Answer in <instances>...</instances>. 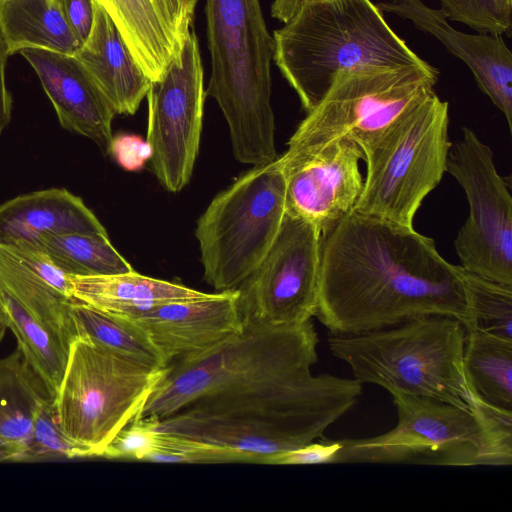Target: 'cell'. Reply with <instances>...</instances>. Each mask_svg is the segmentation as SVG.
Returning a JSON list of instances; mask_svg holds the SVG:
<instances>
[{
	"mask_svg": "<svg viewBox=\"0 0 512 512\" xmlns=\"http://www.w3.org/2000/svg\"><path fill=\"white\" fill-rule=\"evenodd\" d=\"M431 315L470 311L462 267L413 227L352 209L323 234L315 316L334 335H357Z\"/></svg>",
	"mask_w": 512,
	"mask_h": 512,
	"instance_id": "obj_1",
	"label": "cell"
},
{
	"mask_svg": "<svg viewBox=\"0 0 512 512\" xmlns=\"http://www.w3.org/2000/svg\"><path fill=\"white\" fill-rule=\"evenodd\" d=\"M362 384L306 368L272 381L202 394L158 420L160 432L245 454L262 464L317 439L357 404Z\"/></svg>",
	"mask_w": 512,
	"mask_h": 512,
	"instance_id": "obj_2",
	"label": "cell"
},
{
	"mask_svg": "<svg viewBox=\"0 0 512 512\" xmlns=\"http://www.w3.org/2000/svg\"><path fill=\"white\" fill-rule=\"evenodd\" d=\"M273 33V60L306 113L338 74L358 68L427 66L371 0L307 1Z\"/></svg>",
	"mask_w": 512,
	"mask_h": 512,
	"instance_id": "obj_3",
	"label": "cell"
},
{
	"mask_svg": "<svg viewBox=\"0 0 512 512\" xmlns=\"http://www.w3.org/2000/svg\"><path fill=\"white\" fill-rule=\"evenodd\" d=\"M398 421L369 438L342 439L333 464L510 466L512 411L479 395L471 409L422 396L390 393Z\"/></svg>",
	"mask_w": 512,
	"mask_h": 512,
	"instance_id": "obj_4",
	"label": "cell"
},
{
	"mask_svg": "<svg viewBox=\"0 0 512 512\" xmlns=\"http://www.w3.org/2000/svg\"><path fill=\"white\" fill-rule=\"evenodd\" d=\"M211 76L206 96L227 121L235 158L261 166L277 158L271 106L273 37L259 0H206Z\"/></svg>",
	"mask_w": 512,
	"mask_h": 512,
	"instance_id": "obj_5",
	"label": "cell"
},
{
	"mask_svg": "<svg viewBox=\"0 0 512 512\" xmlns=\"http://www.w3.org/2000/svg\"><path fill=\"white\" fill-rule=\"evenodd\" d=\"M465 335L458 319L431 315L363 334L329 333L327 343L360 384L471 409L475 391L463 367Z\"/></svg>",
	"mask_w": 512,
	"mask_h": 512,
	"instance_id": "obj_6",
	"label": "cell"
},
{
	"mask_svg": "<svg viewBox=\"0 0 512 512\" xmlns=\"http://www.w3.org/2000/svg\"><path fill=\"white\" fill-rule=\"evenodd\" d=\"M242 321L240 332L169 363L139 416L161 420L202 394L277 379L318 361L312 320L287 325Z\"/></svg>",
	"mask_w": 512,
	"mask_h": 512,
	"instance_id": "obj_7",
	"label": "cell"
},
{
	"mask_svg": "<svg viewBox=\"0 0 512 512\" xmlns=\"http://www.w3.org/2000/svg\"><path fill=\"white\" fill-rule=\"evenodd\" d=\"M449 104L432 91L380 131L356 143L366 177L353 209L413 227L426 196L446 172Z\"/></svg>",
	"mask_w": 512,
	"mask_h": 512,
	"instance_id": "obj_8",
	"label": "cell"
},
{
	"mask_svg": "<svg viewBox=\"0 0 512 512\" xmlns=\"http://www.w3.org/2000/svg\"><path fill=\"white\" fill-rule=\"evenodd\" d=\"M166 372L88 339L75 338L54 398L62 431L87 457H100L115 435L139 416Z\"/></svg>",
	"mask_w": 512,
	"mask_h": 512,
	"instance_id": "obj_9",
	"label": "cell"
},
{
	"mask_svg": "<svg viewBox=\"0 0 512 512\" xmlns=\"http://www.w3.org/2000/svg\"><path fill=\"white\" fill-rule=\"evenodd\" d=\"M286 179L276 159L254 166L220 192L197 221L204 279L235 290L263 259L286 212Z\"/></svg>",
	"mask_w": 512,
	"mask_h": 512,
	"instance_id": "obj_10",
	"label": "cell"
},
{
	"mask_svg": "<svg viewBox=\"0 0 512 512\" xmlns=\"http://www.w3.org/2000/svg\"><path fill=\"white\" fill-rule=\"evenodd\" d=\"M439 71L427 66H367L338 74L319 104L307 113L276 158L283 170L326 144L355 142L388 126L432 91Z\"/></svg>",
	"mask_w": 512,
	"mask_h": 512,
	"instance_id": "obj_11",
	"label": "cell"
},
{
	"mask_svg": "<svg viewBox=\"0 0 512 512\" xmlns=\"http://www.w3.org/2000/svg\"><path fill=\"white\" fill-rule=\"evenodd\" d=\"M446 172L462 187L469 205V216L454 240L460 266L512 286V196L491 148L463 127L448 152Z\"/></svg>",
	"mask_w": 512,
	"mask_h": 512,
	"instance_id": "obj_12",
	"label": "cell"
},
{
	"mask_svg": "<svg viewBox=\"0 0 512 512\" xmlns=\"http://www.w3.org/2000/svg\"><path fill=\"white\" fill-rule=\"evenodd\" d=\"M321 231L286 210L269 250L236 289L242 318L273 325L315 316L322 253Z\"/></svg>",
	"mask_w": 512,
	"mask_h": 512,
	"instance_id": "obj_13",
	"label": "cell"
},
{
	"mask_svg": "<svg viewBox=\"0 0 512 512\" xmlns=\"http://www.w3.org/2000/svg\"><path fill=\"white\" fill-rule=\"evenodd\" d=\"M146 141L159 183L169 192L189 182L198 155L204 102V70L197 35L190 30L179 54L147 92Z\"/></svg>",
	"mask_w": 512,
	"mask_h": 512,
	"instance_id": "obj_14",
	"label": "cell"
},
{
	"mask_svg": "<svg viewBox=\"0 0 512 512\" xmlns=\"http://www.w3.org/2000/svg\"><path fill=\"white\" fill-rule=\"evenodd\" d=\"M363 154L349 137L332 141L283 169L286 210L328 232L352 211L364 178Z\"/></svg>",
	"mask_w": 512,
	"mask_h": 512,
	"instance_id": "obj_15",
	"label": "cell"
},
{
	"mask_svg": "<svg viewBox=\"0 0 512 512\" xmlns=\"http://www.w3.org/2000/svg\"><path fill=\"white\" fill-rule=\"evenodd\" d=\"M237 290L188 300L170 301L121 316L134 323L169 363L206 350L243 327Z\"/></svg>",
	"mask_w": 512,
	"mask_h": 512,
	"instance_id": "obj_16",
	"label": "cell"
},
{
	"mask_svg": "<svg viewBox=\"0 0 512 512\" xmlns=\"http://www.w3.org/2000/svg\"><path fill=\"white\" fill-rule=\"evenodd\" d=\"M377 6L382 12L410 20L462 60L479 89L501 111L512 131V53L503 35L460 32L449 24L441 9L430 8L421 0H390Z\"/></svg>",
	"mask_w": 512,
	"mask_h": 512,
	"instance_id": "obj_17",
	"label": "cell"
},
{
	"mask_svg": "<svg viewBox=\"0 0 512 512\" xmlns=\"http://www.w3.org/2000/svg\"><path fill=\"white\" fill-rule=\"evenodd\" d=\"M20 53L36 72L60 125L109 154L117 114L75 55L36 48Z\"/></svg>",
	"mask_w": 512,
	"mask_h": 512,
	"instance_id": "obj_18",
	"label": "cell"
},
{
	"mask_svg": "<svg viewBox=\"0 0 512 512\" xmlns=\"http://www.w3.org/2000/svg\"><path fill=\"white\" fill-rule=\"evenodd\" d=\"M0 286L69 347L74 332L69 314V276L37 247L0 242Z\"/></svg>",
	"mask_w": 512,
	"mask_h": 512,
	"instance_id": "obj_19",
	"label": "cell"
},
{
	"mask_svg": "<svg viewBox=\"0 0 512 512\" xmlns=\"http://www.w3.org/2000/svg\"><path fill=\"white\" fill-rule=\"evenodd\" d=\"M90 34L75 57L82 63L116 114L133 115L151 81L132 56L107 12L94 0Z\"/></svg>",
	"mask_w": 512,
	"mask_h": 512,
	"instance_id": "obj_20",
	"label": "cell"
},
{
	"mask_svg": "<svg viewBox=\"0 0 512 512\" xmlns=\"http://www.w3.org/2000/svg\"><path fill=\"white\" fill-rule=\"evenodd\" d=\"M108 235L83 200L64 188L16 196L0 204V242L33 244L46 235Z\"/></svg>",
	"mask_w": 512,
	"mask_h": 512,
	"instance_id": "obj_21",
	"label": "cell"
},
{
	"mask_svg": "<svg viewBox=\"0 0 512 512\" xmlns=\"http://www.w3.org/2000/svg\"><path fill=\"white\" fill-rule=\"evenodd\" d=\"M114 22L139 67L158 80L182 44L156 0H95Z\"/></svg>",
	"mask_w": 512,
	"mask_h": 512,
	"instance_id": "obj_22",
	"label": "cell"
},
{
	"mask_svg": "<svg viewBox=\"0 0 512 512\" xmlns=\"http://www.w3.org/2000/svg\"><path fill=\"white\" fill-rule=\"evenodd\" d=\"M69 281L72 298L118 316H130L162 303L207 295L182 284L148 277L135 271L69 276Z\"/></svg>",
	"mask_w": 512,
	"mask_h": 512,
	"instance_id": "obj_23",
	"label": "cell"
},
{
	"mask_svg": "<svg viewBox=\"0 0 512 512\" xmlns=\"http://www.w3.org/2000/svg\"><path fill=\"white\" fill-rule=\"evenodd\" d=\"M0 28L9 56L27 48L75 55L82 46L56 0H0Z\"/></svg>",
	"mask_w": 512,
	"mask_h": 512,
	"instance_id": "obj_24",
	"label": "cell"
},
{
	"mask_svg": "<svg viewBox=\"0 0 512 512\" xmlns=\"http://www.w3.org/2000/svg\"><path fill=\"white\" fill-rule=\"evenodd\" d=\"M9 329L24 359L54 399L65 370L68 345L0 286V340Z\"/></svg>",
	"mask_w": 512,
	"mask_h": 512,
	"instance_id": "obj_25",
	"label": "cell"
},
{
	"mask_svg": "<svg viewBox=\"0 0 512 512\" xmlns=\"http://www.w3.org/2000/svg\"><path fill=\"white\" fill-rule=\"evenodd\" d=\"M47 396L44 383L18 348L0 358V442L19 452L21 462L35 409Z\"/></svg>",
	"mask_w": 512,
	"mask_h": 512,
	"instance_id": "obj_26",
	"label": "cell"
},
{
	"mask_svg": "<svg viewBox=\"0 0 512 512\" xmlns=\"http://www.w3.org/2000/svg\"><path fill=\"white\" fill-rule=\"evenodd\" d=\"M463 367L470 386L483 400L512 411V341L466 330Z\"/></svg>",
	"mask_w": 512,
	"mask_h": 512,
	"instance_id": "obj_27",
	"label": "cell"
},
{
	"mask_svg": "<svg viewBox=\"0 0 512 512\" xmlns=\"http://www.w3.org/2000/svg\"><path fill=\"white\" fill-rule=\"evenodd\" d=\"M69 314L75 338L88 339L151 367L167 366L147 335L126 318L74 298L69 304Z\"/></svg>",
	"mask_w": 512,
	"mask_h": 512,
	"instance_id": "obj_28",
	"label": "cell"
},
{
	"mask_svg": "<svg viewBox=\"0 0 512 512\" xmlns=\"http://www.w3.org/2000/svg\"><path fill=\"white\" fill-rule=\"evenodd\" d=\"M28 244V243H27ZM69 276L109 275L134 271L108 235L64 233L46 235L33 244Z\"/></svg>",
	"mask_w": 512,
	"mask_h": 512,
	"instance_id": "obj_29",
	"label": "cell"
},
{
	"mask_svg": "<svg viewBox=\"0 0 512 512\" xmlns=\"http://www.w3.org/2000/svg\"><path fill=\"white\" fill-rule=\"evenodd\" d=\"M470 311L465 330L512 341V286L494 282L462 268Z\"/></svg>",
	"mask_w": 512,
	"mask_h": 512,
	"instance_id": "obj_30",
	"label": "cell"
},
{
	"mask_svg": "<svg viewBox=\"0 0 512 512\" xmlns=\"http://www.w3.org/2000/svg\"><path fill=\"white\" fill-rule=\"evenodd\" d=\"M84 457H87L85 450L62 431L54 399L50 396L43 398L34 412L32 430L22 462Z\"/></svg>",
	"mask_w": 512,
	"mask_h": 512,
	"instance_id": "obj_31",
	"label": "cell"
},
{
	"mask_svg": "<svg viewBox=\"0 0 512 512\" xmlns=\"http://www.w3.org/2000/svg\"><path fill=\"white\" fill-rule=\"evenodd\" d=\"M143 461L157 463H250L249 458L239 451L165 432H160L157 446L145 456Z\"/></svg>",
	"mask_w": 512,
	"mask_h": 512,
	"instance_id": "obj_32",
	"label": "cell"
},
{
	"mask_svg": "<svg viewBox=\"0 0 512 512\" xmlns=\"http://www.w3.org/2000/svg\"><path fill=\"white\" fill-rule=\"evenodd\" d=\"M446 18L479 33L511 35L512 0H440Z\"/></svg>",
	"mask_w": 512,
	"mask_h": 512,
	"instance_id": "obj_33",
	"label": "cell"
},
{
	"mask_svg": "<svg viewBox=\"0 0 512 512\" xmlns=\"http://www.w3.org/2000/svg\"><path fill=\"white\" fill-rule=\"evenodd\" d=\"M158 420L151 416L136 417L115 435L100 457L143 461L158 444Z\"/></svg>",
	"mask_w": 512,
	"mask_h": 512,
	"instance_id": "obj_34",
	"label": "cell"
},
{
	"mask_svg": "<svg viewBox=\"0 0 512 512\" xmlns=\"http://www.w3.org/2000/svg\"><path fill=\"white\" fill-rule=\"evenodd\" d=\"M339 440L310 442L298 448L282 451L263 460L262 464L270 465H315L333 464L334 457L340 449Z\"/></svg>",
	"mask_w": 512,
	"mask_h": 512,
	"instance_id": "obj_35",
	"label": "cell"
},
{
	"mask_svg": "<svg viewBox=\"0 0 512 512\" xmlns=\"http://www.w3.org/2000/svg\"><path fill=\"white\" fill-rule=\"evenodd\" d=\"M109 154L124 170L137 172L150 160L152 150L148 142L137 135L118 134L112 138Z\"/></svg>",
	"mask_w": 512,
	"mask_h": 512,
	"instance_id": "obj_36",
	"label": "cell"
},
{
	"mask_svg": "<svg viewBox=\"0 0 512 512\" xmlns=\"http://www.w3.org/2000/svg\"><path fill=\"white\" fill-rule=\"evenodd\" d=\"M70 28L83 44L94 20V0H56Z\"/></svg>",
	"mask_w": 512,
	"mask_h": 512,
	"instance_id": "obj_37",
	"label": "cell"
},
{
	"mask_svg": "<svg viewBox=\"0 0 512 512\" xmlns=\"http://www.w3.org/2000/svg\"><path fill=\"white\" fill-rule=\"evenodd\" d=\"M156 2L170 21L178 40L183 46L192 29L198 0H156Z\"/></svg>",
	"mask_w": 512,
	"mask_h": 512,
	"instance_id": "obj_38",
	"label": "cell"
},
{
	"mask_svg": "<svg viewBox=\"0 0 512 512\" xmlns=\"http://www.w3.org/2000/svg\"><path fill=\"white\" fill-rule=\"evenodd\" d=\"M8 57V47L0 28V136L10 123L12 113V95L7 88L5 78Z\"/></svg>",
	"mask_w": 512,
	"mask_h": 512,
	"instance_id": "obj_39",
	"label": "cell"
},
{
	"mask_svg": "<svg viewBox=\"0 0 512 512\" xmlns=\"http://www.w3.org/2000/svg\"><path fill=\"white\" fill-rule=\"evenodd\" d=\"M307 1H320V0H275L272 5L273 17L283 21L293 11H295L301 4Z\"/></svg>",
	"mask_w": 512,
	"mask_h": 512,
	"instance_id": "obj_40",
	"label": "cell"
},
{
	"mask_svg": "<svg viewBox=\"0 0 512 512\" xmlns=\"http://www.w3.org/2000/svg\"><path fill=\"white\" fill-rule=\"evenodd\" d=\"M21 462V455L0 442V463Z\"/></svg>",
	"mask_w": 512,
	"mask_h": 512,
	"instance_id": "obj_41",
	"label": "cell"
}]
</instances>
